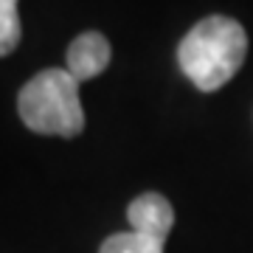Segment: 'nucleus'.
I'll return each mask as SVG.
<instances>
[{"label": "nucleus", "mask_w": 253, "mask_h": 253, "mask_svg": "<svg viewBox=\"0 0 253 253\" xmlns=\"http://www.w3.org/2000/svg\"><path fill=\"white\" fill-rule=\"evenodd\" d=\"M248 56V34L231 17L214 14L200 20L177 45V62L189 82L203 93H214L236 76Z\"/></svg>", "instance_id": "nucleus-1"}, {"label": "nucleus", "mask_w": 253, "mask_h": 253, "mask_svg": "<svg viewBox=\"0 0 253 253\" xmlns=\"http://www.w3.org/2000/svg\"><path fill=\"white\" fill-rule=\"evenodd\" d=\"M17 113L31 132L59 138L79 135L84 126L79 82L65 68L40 71L23 84L17 96Z\"/></svg>", "instance_id": "nucleus-2"}, {"label": "nucleus", "mask_w": 253, "mask_h": 253, "mask_svg": "<svg viewBox=\"0 0 253 253\" xmlns=\"http://www.w3.org/2000/svg\"><path fill=\"white\" fill-rule=\"evenodd\" d=\"M126 219H129V231H138V234L155 236V239L166 242L174 225V211H172V203L163 194L144 191L129 203Z\"/></svg>", "instance_id": "nucleus-3"}, {"label": "nucleus", "mask_w": 253, "mask_h": 253, "mask_svg": "<svg viewBox=\"0 0 253 253\" xmlns=\"http://www.w3.org/2000/svg\"><path fill=\"white\" fill-rule=\"evenodd\" d=\"M110 56H113V48H110L107 37L99 31H84L68 45V68L65 71L82 84L87 79H96L110 65Z\"/></svg>", "instance_id": "nucleus-4"}, {"label": "nucleus", "mask_w": 253, "mask_h": 253, "mask_svg": "<svg viewBox=\"0 0 253 253\" xmlns=\"http://www.w3.org/2000/svg\"><path fill=\"white\" fill-rule=\"evenodd\" d=\"M161 239L146 234H138V231H121V234H110L104 242H101L99 253H163Z\"/></svg>", "instance_id": "nucleus-5"}, {"label": "nucleus", "mask_w": 253, "mask_h": 253, "mask_svg": "<svg viewBox=\"0 0 253 253\" xmlns=\"http://www.w3.org/2000/svg\"><path fill=\"white\" fill-rule=\"evenodd\" d=\"M20 14H17V0H0V56H9L20 45Z\"/></svg>", "instance_id": "nucleus-6"}]
</instances>
